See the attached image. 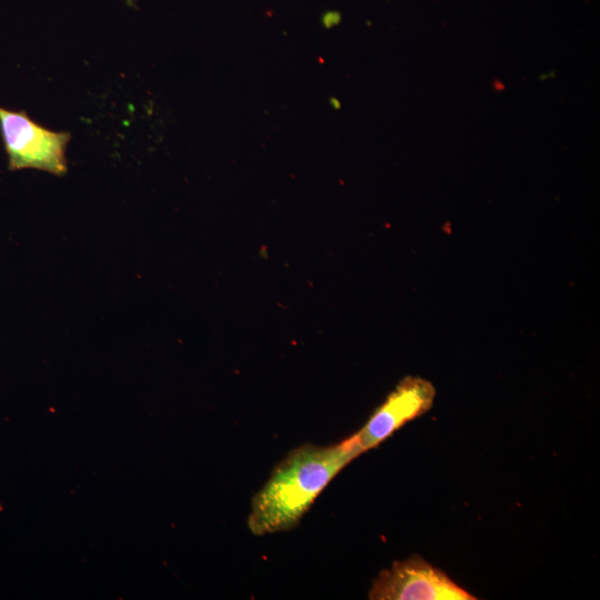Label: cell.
I'll return each mask as SVG.
<instances>
[{
  "label": "cell",
  "instance_id": "6da1fadb",
  "mask_svg": "<svg viewBox=\"0 0 600 600\" xmlns=\"http://www.w3.org/2000/svg\"><path fill=\"white\" fill-rule=\"evenodd\" d=\"M359 454L349 438L289 452L256 493L248 528L256 536L293 529L331 480Z\"/></svg>",
  "mask_w": 600,
  "mask_h": 600
},
{
  "label": "cell",
  "instance_id": "7a4b0ae2",
  "mask_svg": "<svg viewBox=\"0 0 600 600\" xmlns=\"http://www.w3.org/2000/svg\"><path fill=\"white\" fill-rule=\"evenodd\" d=\"M0 134L9 170L37 169L59 177L67 173L69 132L48 129L23 110L0 107Z\"/></svg>",
  "mask_w": 600,
  "mask_h": 600
},
{
  "label": "cell",
  "instance_id": "3957f363",
  "mask_svg": "<svg viewBox=\"0 0 600 600\" xmlns=\"http://www.w3.org/2000/svg\"><path fill=\"white\" fill-rule=\"evenodd\" d=\"M372 600H473L467 590L420 556L394 561L373 580Z\"/></svg>",
  "mask_w": 600,
  "mask_h": 600
},
{
  "label": "cell",
  "instance_id": "277c9868",
  "mask_svg": "<svg viewBox=\"0 0 600 600\" xmlns=\"http://www.w3.org/2000/svg\"><path fill=\"white\" fill-rule=\"evenodd\" d=\"M436 398L433 384L421 378H403L373 411L364 426L349 439L359 454L376 448L409 421L430 410Z\"/></svg>",
  "mask_w": 600,
  "mask_h": 600
}]
</instances>
